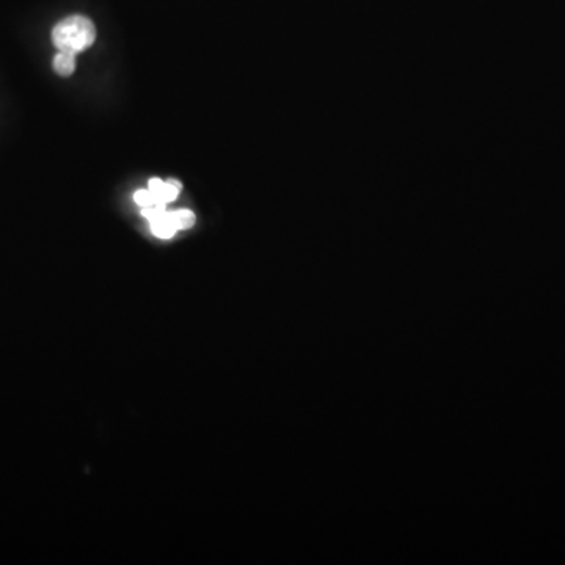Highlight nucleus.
Here are the masks:
<instances>
[{
    "instance_id": "1",
    "label": "nucleus",
    "mask_w": 565,
    "mask_h": 565,
    "mask_svg": "<svg viewBox=\"0 0 565 565\" xmlns=\"http://www.w3.org/2000/svg\"><path fill=\"white\" fill-rule=\"evenodd\" d=\"M95 40V24L81 15L68 16L52 30V43L59 51L79 54L90 48Z\"/></svg>"
},
{
    "instance_id": "2",
    "label": "nucleus",
    "mask_w": 565,
    "mask_h": 565,
    "mask_svg": "<svg viewBox=\"0 0 565 565\" xmlns=\"http://www.w3.org/2000/svg\"><path fill=\"white\" fill-rule=\"evenodd\" d=\"M148 189L153 192L154 197L159 203H164V205H168V203H172L178 198L179 189H181V184L175 179L172 181H167L164 183L162 179L153 178L150 179V183H148Z\"/></svg>"
},
{
    "instance_id": "3",
    "label": "nucleus",
    "mask_w": 565,
    "mask_h": 565,
    "mask_svg": "<svg viewBox=\"0 0 565 565\" xmlns=\"http://www.w3.org/2000/svg\"><path fill=\"white\" fill-rule=\"evenodd\" d=\"M54 70L59 76L70 77L76 71V54L59 51L54 57Z\"/></svg>"
},
{
    "instance_id": "4",
    "label": "nucleus",
    "mask_w": 565,
    "mask_h": 565,
    "mask_svg": "<svg viewBox=\"0 0 565 565\" xmlns=\"http://www.w3.org/2000/svg\"><path fill=\"white\" fill-rule=\"evenodd\" d=\"M151 231H153L154 236L161 237V239H170V237L175 236L176 228L173 225L172 216L170 212H165L159 219L154 220L150 223Z\"/></svg>"
},
{
    "instance_id": "5",
    "label": "nucleus",
    "mask_w": 565,
    "mask_h": 565,
    "mask_svg": "<svg viewBox=\"0 0 565 565\" xmlns=\"http://www.w3.org/2000/svg\"><path fill=\"white\" fill-rule=\"evenodd\" d=\"M172 216L173 225L176 230H189L190 226H194L195 216L194 212L187 211V209H179V211L170 212Z\"/></svg>"
},
{
    "instance_id": "6",
    "label": "nucleus",
    "mask_w": 565,
    "mask_h": 565,
    "mask_svg": "<svg viewBox=\"0 0 565 565\" xmlns=\"http://www.w3.org/2000/svg\"><path fill=\"white\" fill-rule=\"evenodd\" d=\"M134 200L140 208H150V206L157 205L159 201L154 197L153 192L150 189L137 190L134 195Z\"/></svg>"
},
{
    "instance_id": "7",
    "label": "nucleus",
    "mask_w": 565,
    "mask_h": 565,
    "mask_svg": "<svg viewBox=\"0 0 565 565\" xmlns=\"http://www.w3.org/2000/svg\"><path fill=\"white\" fill-rule=\"evenodd\" d=\"M165 206L167 205H164V203H157V205L150 206V208H142V216L145 217L148 222H154V220L159 219L162 214L167 212Z\"/></svg>"
}]
</instances>
